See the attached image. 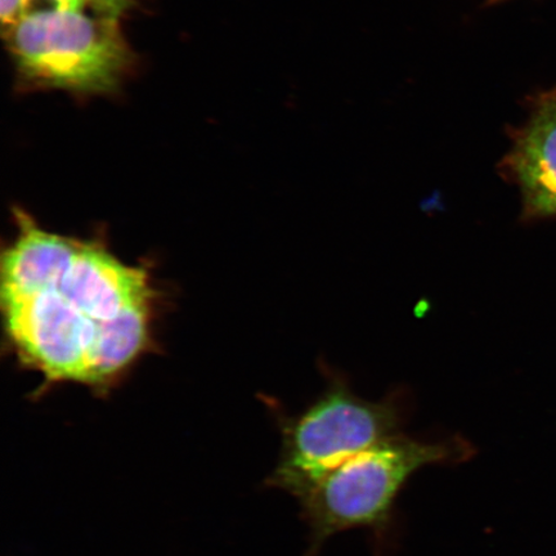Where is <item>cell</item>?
<instances>
[{
    "label": "cell",
    "mask_w": 556,
    "mask_h": 556,
    "mask_svg": "<svg viewBox=\"0 0 556 556\" xmlns=\"http://www.w3.org/2000/svg\"><path fill=\"white\" fill-rule=\"evenodd\" d=\"M0 263L7 336L48 381L103 388L148 348L154 290L143 268L106 248L55 235L18 212Z\"/></svg>",
    "instance_id": "6da1fadb"
},
{
    "label": "cell",
    "mask_w": 556,
    "mask_h": 556,
    "mask_svg": "<svg viewBox=\"0 0 556 556\" xmlns=\"http://www.w3.org/2000/svg\"><path fill=\"white\" fill-rule=\"evenodd\" d=\"M476 450L460 435L427 441L400 434L363 452L299 493L309 530L308 554L317 555L338 533L367 530L379 555L392 545L395 504L417 471L470 460Z\"/></svg>",
    "instance_id": "7a4b0ae2"
},
{
    "label": "cell",
    "mask_w": 556,
    "mask_h": 556,
    "mask_svg": "<svg viewBox=\"0 0 556 556\" xmlns=\"http://www.w3.org/2000/svg\"><path fill=\"white\" fill-rule=\"evenodd\" d=\"M328 374L318 399L283 421L281 457L269 482L293 496L350 458L402 434L407 420L405 393L367 401L350 382Z\"/></svg>",
    "instance_id": "3957f363"
},
{
    "label": "cell",
    "mask_w": 556,
    "mask_h": 556,
    "mask_svg": "<svg viewBox=\"0 0 556 556\" xmlns=\"http://www.w3.org/2000/svg\"><path fill=\"white\" fill-rule=\"evenodd\" d=\"M21 81L78 94L113 93L134 66L117 18L80 11L27 13L10 31Z\"/></svg>",
    "instance_id": "277c9868"
},
{
    "label": "cell",
    "mask_w": 556,
    "mask_h": 556,
    "mask_svg": "<svg viewBox=\"0 0 556 556\" xmlns=\"http://www.w3.org/2000/svg\"><path fill=\"white\" fill-rule=\"evenodd\" d=\"M502 169L518 186L521 218L556 219V89L540 97L530 119L514 135Z\"/></svg>",
    "instance_id": "5b68a950"
},
{
    "label": "cell",
    "mask_w": 556,
    "mask_h": 556,
    "mask_svg": "<svg viewBox=\"0 0 556 556\" xmlns=\"http://www.w3.org/2000/svg\"><path fill=\"white\" fill-rule=\"evenodd\" d=\"M0 15L4 33H10L27 15L29 0H0Z\"/></svg>",
    "instance_id": "8992f818"
},
{
    "label": "cell",
    "mask_w": 556,
    "mask_h": 556,
    "mask_svg": "<svg viewBox=\"0 0 556 556\" xmlns=\"http://www.w3.org/2000/svg\"><path fill=\"white\" fill-rule=\"evenodd\" d=\"M97 15L119 18L134 7V0H88Z\"/></svg>",
    "instance_id": "52a82bcc"
},
{
    "label": "cell",
    "mask_w": 556,
    "mask_h": 556,
    "mask_svg": "<svg viewBox=\"0 0 556 556\" xmlns=\"http://www.w3.org/2000/svg\"><path fill=\"white\" fill-rule=\"evenodd\" d=\"M54 9L67 11H80L88 3V0H51Z\"/></svg>",
    "instance_id": "ba28073f"
}]
</instances>
